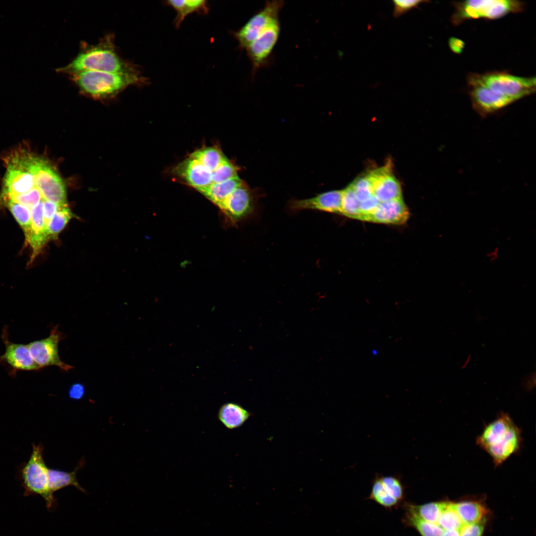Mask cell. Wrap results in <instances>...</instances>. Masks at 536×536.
<instances>
[{
	"label": "cell",
	"mask_w": 536,
	"mask_h": 536,
	"mask_svg": "<svg viewBox=\"0 0 536 536\" xmlns=\"http://www.w3.org/2000/svg\"><path fill=\"white\" fill-rule=\"evenodd\" d=\"M380 479L386 492L399 501L404 497V487L401 480L397 476L379 475Z\"/></svg>",
	"instance_id": "obj_29"
},
{
	"label": "cell",
	"mask_w": 536,
	"mask_h": 536,
	"mask_svg": "<svg viewBox=\"0 0 536 536\" xmlns=\"http://www.w3.org/2000/svg\"><path fill=\"white\" fill-rule=\"evenodd\" d=\"M85 71L128 73L139 70L120 57L113 36L107 35L95 45L83 47L71 62L58 69L69 75Z\"/></svg>",
	"instance_id": "obj_1"
},
{
	"label": "cell",
	"mask_w": 536,
	"mask_h": 536,
	"mask_svg": "<svg viewBox=\"0 0 536 536\" xmlns=\"http://www.w3.org/2000/svg\"><path fill=\"white\" fill-rule=\"evenodd\" d=\"M342 191L341 215L349 218L359 219L360 218V201L349 185Z\"/></svg>",
	"instance_id": "obj_25"
},
{
	"label": "cell",
	"mask_w": 536,
	"mask_h": 536,
	"mask_svg": "<svg viewBox=\"0 0 536 536\" xmlns=\"http://www.w3.org/2000/svg\"><path fill=\"white\" fill-rule=\"evenodd\" d=\"M63 338V334L56 326L48 337L27 344L32 358L41 369L54 366L67 372L73 367L63 362L59 355L58 345Z\"/></svg>",
	"instance_id": "obj_9"
},
{
	"label": "cell",
	"mask_w": 536,
	"mask_h": 536,
	"mask_svg": "<svg viewBox=\"0 0 536 536\" xmlns=\"http://www.w3.org/2000/svg\"><path fill=\"white\" fill-rule=\"evenodd\" d=\"M498 256V249L497 248H494L487 254V257L491 262L495 261L497 259Z\"/></svg>",
	"instance_id": "obj_37"
},
{
	"label": "cell",
	"mask_w": 536,
	"mask_h": 536,
	"mask_svg": "<svg viewBox=\"0 0 536 536\" xmlns=\"http://www.w3.org/2000/svg\"><path fill=\"white\" fill-rule=\"evenodd\" d=\"M53 202L44 200L43 203L44 219L46 228L49 222L58 209L62 206Z\"/></svg>",
	"instance_id": "obj_34"
},
{
	"label": "cell",
	"mask_w": 536,
	"mask_h": 536,
	"mask_svg": "<svg viewBox=\"0 0 536 536\" xmlns=\"http://www.w3.org/2000/svg\"><path fill=\"white\" fill-rule=\"evenodd\" d=\"M284 4L283 0L267 1L262 9L234 33L239 47L245 49L268 26L279 20V14Z\"/></svg>",
	"instance_id": "obj_7"
},
{
	"label": "cell",
	"mask_w": 536,
	"mask_h": 536,
	"mask_svg": "<svg viewBox=\"0 0 536 536\" xmlns=\"http://www.w3.org/2000/svg\"><path fill=\"white\" fill-rule=\"evenodd\" d=\"M349 185L360 202L373 196L372 188L367 175L358 177Z\"/></svg>",
	"instance_id": "obj_30"
},
{
	"label": "cell",
	"mask_w": 536,
	"mask_h": 536,
	"mask_svg": "<svg viewBox=\"0 0 536 536\" xmlns=\"http://www.w3.org/2000/svg\"><path fill=\"white\" fill-rule=\"evenodd\" d=\"M449 46L454 53L460 54L464 48L465 43L460 39L451 37L449 40Z\"/></svg>",
	"instance_id": "obj_36"
},
{
	"label": "cell",
	"mask_w": 536,
	"mask_h": 536,
	"mask_svg": "<svg viewBox=\"0 0 536 536\" xmlns=\"http://www.w3.org/2000/svg\"><path fill=\"white\" fill-rule=\"evenodd\" d=\"M389 165H386L367 175L373 196L380 202L402 198L401 185L392 174Z\"/></svg>",
	"instance_id": "obj_13"
},
{
	"label": "cell",
	"mask_w": 536,
	"mask_h": 536,
	"mask_svg": "<svg viewBox=\"0 0 536 536\" xmlns=\"http://www.w3.org/2000/svg\"><path fill=\"white\" fill-rule=\"evenodd\" d=\"M42 445H33L30 457L22 468L20 476L25 495L37 494L46 501L48 510L55 508L56 502L49 484L48 469L45 463Z\"/></svg>",
	"instance_id": "obj_4"
},
{
	"label": "cell",
	"mask_w": 536,
	"mask_h": 536,
	"mask_svg": "<svg viewBox=\"0 0 536 536\" xmlns=\"http://www.w3.org/2000/svg\"><path fill=\"white\" fill-rule=\"evenodd\" d=\"M467 80L472 107L482 117L489 115L513 103L491 90L484 82L480 74L469 75Z\"/></svg>",
	"instance_id": "obj_8"
},
{
	"label": "cell",
	"mask_w": 536,
	"mask_h": 536,
	"mask_svg": "<svg viewBox=\"0 0 536 536\" xmlns=\"http://www.w3.org/2000/svg\"><path fill=\"white\" fill-rule=\"evenodd\" d=\"M44 199L31 209V230L27 244L31 249L28 265L31 264L49 241L43 215Z\"/></svg>",
	"instance_id": "obj_15"
},
{
	"label": "cell",
	"mask_w": 536,
	"mask_h": 536,
	"mask_svg": "<svg viewBox=\"0 0 536 536\" xmlns=\"http://www.w3.org/2000/svg\"><path fill=\"white\" fill-rule=\"evenodd\" d=\"M256 202L255 194L243 182L219 209L227 223L234 226L253 214Z\"/></svg>",
	"instance_id": "obj_11"
},
{
	"label": "cell",
	"mask_w": 536,
	"mask_h": 536,
	"mask_svg": "<svg viewBox=\"0 0 536 536\" xmlns=\"http://www.w3.org/2000/svg\"><path fill=\"white\" fill-rule=\"evenodd\" d=\"M442 536H460V530H445Z\"/></svg>",
	"instance_id": "obj_38"
},
{
	"label": "cell",
	"mask_w": 536,
	"mask_h": 536,
	"mask_svg": "<svg viewBox=\"0 0 536 536\" xmlns=\"http://www.w3.org/2000/svg\"><path fill=\"white\" fill-rule=\"evenodd\" d=\"M404 521L421 536H442L444 531L438 524L428 522L419 516L412 504L406 505Z\"/></svg>",
	"instance_id": "obj_21"
},
{
	"label": "cell",
	"mask_w": 536,
	"mask_h": 536,
	"mask_svg": "<svg viewBox=\"0 0 536 536\" xmlns=\"http://www.w3.org/2000/svg\"><path fill=\"white\" fill-rule=\"evenodd\" d=\"M524 4L511 0H470L456 2L452 21L458 25L466 20L485 18L496 19L511 12L522 11Z\"/></svg>",
	"instance_id": "obj_5"
},
{
	"label": "cell",
	"mask_w": 536,
	"mask_h": 536,
	"mask_svg": "<svg viewBox=\"0 0 536 536\" xmlns=\"http://www.w3.org/2000/svg\"><path fill=\"white\" fill-rule=\"evenodd\" d=\"M69 75L80 92L96 99L111 98L130 86L148 83L139 70L128 73L85 71Z\"/></svg>",
	"instance_id": "obj_3"
},
{
	"label": "cell",
	"mask_w": 536,
	"mask_h": 536,
	"mask_svg": "<svg viewBox=\"0 0 536 536\" xmlns=\"http://www.w3.org/2000/svg\"><path fill=\"white\" fill-rule=\"evenodd\" d=\"M342 190H333L319 194L312 198L290 201V209L294 212L314 210L341 214Z\"/></svg>",
	"instance_id": "obj_14"
},
{
	"label": "cell",
	"mask_w": 536,
	"mask_h": 536,
	"mask_svg": "<svg viewBox=\"0 0 536 536\" xmlns=\"http://www.w3.org/2000/svg\"><path fill=\"white\" fill-rule=\"evenodd\" d=\"M166 4L176 11L175 24L177 28L180 27L185 17L190 14L194 12L206 14L209 9L207 1L203 0H169L166 1Z\"/></svg>",
	"instance_id": "obj_20"
},
{
	"label": "cell",
	"mask_w": 536,
	"mask_h": 536,
	"mask_svg": "<svg viewBox=\"0 0 536 536\" xmlns=\"http://www.w3.org/2000/svg\"><path fill=\"white\" fill-rule=\"evenodd\" d=\"M470 355H469V356L467 358V359L466 361L465 362V364L463 365V368H464L467 366V365L469 362V361L470 360Z\"/></svg>",
	"instance_id": "obj_39"
},
{
	"label": "cell",
	"mask_w": 536,
	"mask_h": 536,
	"mask_svg": "<svg viewBox=\"0 0 536 536\" xmlns=\"http://www.w3.org/2000/svg\"><path fill=\"white\" fill-rule=\"evenodd\" d=\"M78 469V468H76L71 472H67L48 469L49 484L51 492L53 494L55 491L69 485L74 486L82 492H85L76 478V474Z\"/></svg>",
	"instance_id": "obj_22"
},
{
	"label": "cell",
	"mask_w": 536,
	"mask_h": 536,
	"mask_svg": "<svg viewBox=\"0 0 536 536\" xmlns=\"http://www.w3.org/2000/svg\"><path fill=\"white\" fill-rule=\"evenodd\" d=\"M446 501L432 502L420 505H414L417 513L424 520L438 524Z\"/></svg>",
	"instance_id": "obj_28"
},
{
	"label": "cell",
	"mask_w": 536,
	"mask_h": 536,
	"mask_svg": "<svg viewBox=\"0 0 536 536\" xmlns=\"http://www.w3.org/2000/svg\"><path fill=\"white\" fill-rule=\"evenodd\" d=\"M74 217L75 216L68 205L61 206L47 225V231L49 241L57 240L59 234Z\"/></svg>",
	"instance_id": "obj_24"
},
{
	"label": "cell",
	"mask_w": 536,
	"mask_h": 536,
	"mask_svg": "<svg viewBox=\"0 0 536 536\" xmlns=\"http://www.w3.org/2000/svg\"><path fill=\"white\" fill-rule=\"evenodd\" d=\"M453 505L464 525L478 522L486 518L488 513L484 504L476 500H462L453 502Z\"/></svg>",
	"instance_id": "obj_18"
},
{
	"label": "cell",
	"mask_w": 536,
	"mask_h": 536,
	"mask_svg": "<svg viewBox=\"0 0 536 536\" xmlns=\"http://www.w3.org/2000/svg\"><path fill=\"white\" fill-rule=\"evenodd\" d=\"M244 181L238 176L212 185L201 192L219 208Z\"/></svg>",
	"instance_id": "obj_19"
},
{
	"label": "cell",
	"mask_w": 536,
	"mask_h": 536,
	"mask_svg": "<svg viewBox=\"0 0 536 536\" xmlns=\"http://www.w3.org/2000/svg\"><path fill=\"white\" fill-rule=\"evenodd\" d=\"M486 520L484 518L477 523L463 525L460 530V536H482Z\"/></svg>",
	"instance_id": "obj_33"
},
{
	"label": "cell",
	"mask_w": 536,
	"mask_h": 536,
	"mask_svg": "<svg viewBox=\"0 0 536 536\" xmlns=\"http://www.w3.org/2000/svg\"><path fill=\"white\" fill-rule=\"evenodd\" d=\"M409 217V211L402 198L380 202L368 221L375 223L402 224Z\"/></svg>",
	"instance_id": "obj_16"
},
{
	"label": "cell",
	"mask_w": 536,
	"mask_h": 536,
	"mask_svg": "<svg viewBox=\"0 0 536 536\" xmlns=\"http://www.w3.org/2000/svg\"><path fill=\"white\" fill-rule=\"evenodd\" d=\"M22 229L25 236V246H27L31 234V216L29 208L11 201L4 203Z\"/></svg>",
	"instance_id": "obj_23"
},
{
	"label": "cell",
	"mask_w": 536,
	"mask_h": 536,
	"mask_svg": "<svg viewBox=\"0 0 536 536\" xmlns=\"http://www.w3.org/2000/svg\"><path fill=\"white\" fill-rule=\"evenodd\" d=\"M369 499L388 508L394 507L399 503L398 500L386 492L378 474L376 475L373 480Z\"/></svg>",
	"instance_id": "obj_26"
},
{
	"label": "cell",
	"mask_w": 536,
	"mask_h": 536,
	"mask_svg": "<svg viewBox=\"0 0 536 536\" xmlns=\"http://www.w3.org/2000/svg\"><path fill=\"white\" fill-rule=\"evenodd\" d=\"M424 2H428V1L395 0L393 1L394 4L393 15L395 17H399L413 8L417 7L421 3Z\"/></svg>",
	"instance_id": "obj_31"
},
{
	"label": "cell",
	"mask_w": 536,
	"mask_h": 536,
	"mask_svg": "<svg viewBox=\"0 0 536 536\" xmlns=\"http://www.w3.org/2000/svg\"><path fill=\"white\" fill-rule=\"evenodd\" d=\"M280 32V23L277 20L268 26L245 49L252 64L253 75L268 64Z\"/></svg>",
	"instance_id": "obj_12"
},
{
	"label": "cell",
	"mask_w": 536,
	"mask_h": 536,
	"mask_svg": "<svg viewBox=\"0 0 536 536\" xmlns=\"http://www.w3.org/2000/svg\"><path fill=\"white\" fill-rule=\"evenodd\" d=\"M85 394L84 386L79 383L72 384L68 390L70 398L74 400H79L83 398Z\"/></svg>",
	"instance_id": "obj_35"
},
{
	"label": "cell",
	"mask_w": 536,
	"mask_h": 536,
	"mask_svg": "<svg viewBox=\"0 0 536 536\" xmlns=\"http://www.w3.org/2000/svg\"><path fill=\"white\" fill-rule=\"evenodd\" d=\"M476 444L488 454L495 467L519 452L523 442L521 429L508 413L501 412L485 425Z\"/></svg>",
	"instance_id": "obj_2"
},
{
	"label": "cell",
	"mask_w": 536,
	"mask_h": 536,
	"mask_svg": "<svg viewBox=\"0 0 536 536\" xmlns=\"http://www.w3.org/2000/svg\"><path fill=\"white\" fill-rule=\"evenodd\" d=\"M380 202L372 196L366 200L360 203V220L368 221L370 216L373 213Z\"/></svg>",
	"instance_id": "obj_32"
},
{
	"label": "cell",
	"mask_w": 536,
	"mask_h": 536,
	"mask_svg": "<svg viewBox=\"0 0 536 536\" xmlns=\"http://www.w3.org/2000/svg\"><path fill=\"white\" fill-rule=\"evenodd\" d=\"M485 84L496 94L512 102L536 91V78L517 76L504 72L480 74Z\"/></svg>",
	"instance_id": "obj_6"
},
{
	"label": "cell",
	"mask_w": 536,
	"mask_h": 536,
	"mask_svg": "<svg viewBox=\"0 0 536 536\" xmlns=\"http://www.w3.org/2000/svg\"><path fill=\"white\" fill-rule=\"evenodd\" d=\"M438 525L445 530H460L463 526L453 502L446 501L445 507L439 520Z\"/></svg>",
	"instance_id": "obj_27"
},
{
	"label": "cell",
	"mask_w": 536,
	"mask_h": 536,
	"mask_svg": "<svg viewBox=\"0 0 536 536\" xmlns=\"http://www.w3.org/2000/svg\"><path fill=\"white\" fill-rule=\"evenodd\" d=\"M1 337L5 345L4 353L0 356V364L6 369L8 375L15 377L20 371H33L41 369L32 358L28 345L11 342L8 338V327L4 326Z\"/></svg>",
	"instance_id": "obj_10"
},
{
	"label": "cell",
	"mask_w": 536,
	"mask_h": 536,
	"mask_svg": "<svg viewBox=\"0 0 536 536\" xmlns=\"http://www.w3.org/2000/svg\"><path fill=\"white\" fill-rule=\"evenodd\" d=\"M250 413L241 405L233 402L223 404L219 408L218 418L228 429L241 426L250 417Z\"/></svg>",
	"instance_id": "obj_17"
}]
</instances>
